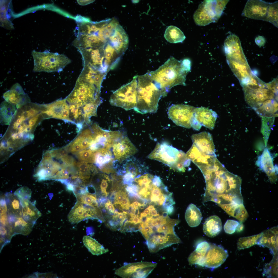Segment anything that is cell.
Listing matches in <instances>:
<instances>
[{
	"instance_id": "obj_1",
	"label": "cell",
	"mask_w": 278,
	"mask_h": 278,
	"mask_svg": "<svg viewBox=\"0 0 278 278\" xmlns=\"http://www.w3.org/2000/svg\"><path fill=\"white\" fill-rule=\"evenodd\" d=\"M128 43V36L121 25L105 20L86 26L78 33L72 44L81 54L84 65L107 74L117 66Z\"/></svg>"
},
{
	"instance_id": "obj_2",
	"label": "cell",
	"mask_w": 278,
	"mask_h": 278,
	"mask_svg": "<svg viewBox=\"0 0 278 278\" xmlns=\"http://www.w3.org/2000/svg\"><path fill=\"white\" fill-rule=\"evenodd\" d=\"M40 105L29 103L17 109L0 139V161L3 163L31 142L37 126L44 119Z\"/></svg>"
},
{
	"instance_id": "obj_3",
	"label": "cell",
	"mask_w": 278,
	"mask_h": 278,
	"mask_svg": "<svg viewBox=\"0 0 278 278\" xmlns=\"http://www.w3.org/2000/svg\"><path fill=\"white\" fill-rule=\"evenodd\" d=\"M168 214L165 210L160 212L150 208L149 213L142 218L139 231L145 239L151 253H156L173 244L181 243L174 231V227L179 221L170 218Z\"/></svg>"
},
{
	"instance_id": "obj_4",
	"label": "cell",
	"mask_w": 278,
	"mask_h": 278,
	"mask_svg": "<svg viewBox=\"0 0 278 278\" xmlns=\"http://www.w3.org/2000/svg\"><path fill=\"white\" fill-rule=\"evenodd\" d=\"M203 175L206 184V193L214 194L216 196L215 202L219 205L237 202L243 198L241 178L228 171L219 161Z\"/></svg>"
},
{
	"instance_id": "obj_5",
	"label": "cell",
	"mask_w": 278,
	"mask_h": 278,
	"mask_svg": "<svg viewBox=\"0 0 278 278\" xmlns=\"http://www.w3.org/2000/svg\"><path fill=\"white\" fill-rule=\"evenodd\" d=\"M248 104L262 117H270L278 111V85L259 79L255 83L242 86Z\"/></svg>"
},
{
	"instance_id": "obj_6",
	"label": "cell",
	"mask_w": 278,
	"mask_h": 278,
	"mask_svg": "<svg viewBox=\"0 0 278 278\" xmlns=\"http://www.w3.org/2000/svg\"><path fill=\"white\" fill-rule=\"evenodd\" d=\"M189 72L181 62L171 57L158 69L148 73L160 90L162 97H165L173 87L186 85V76Z\"/></svg>"
},
{
	"instance_id": "obj_7",
	"label": "cell",
	"mask_w": 278,
	"mask_h": 278,
	"mask_svg": "<svg viewBox=\"0 0 278 278\" xmlns=\"http://www.w3.org/2000/svg\"><path fill=\"white\" fill-rule=\"evenodd\" d=\"M137 105L134 110L142 114L156 112L162 97L160 90L148 73L137 75Z\"/></svg>"
},
{
	"instance_id": "obj_8",
	"label": "cell",
	"mask_w": 278,
	"mask_h": 278,
	"mask_svg": "<svg viewBox=\"0 0 278 278\" xmlns=\"http://www.w3.org/2000/svg\"><path fill=\"white\" fill-rule=\"evenodd\" d=\"M148 158L161 162L179 172L184 171L190 162L183 151L165 143H157Z\"/></svg>"
},
{
	"instance_id": "obj_9",
	"label": "cell",
	"mask_w": 278,
	"mask_h": 278,
	"mask_svg": "<svg viewBox=\"0 0 278 278\" xmlns=\"http://www.w3.org/2000/svg\"><path fill=\"white\" fill-rule=\"evenodd\" d=\"M32 55L34 60L33 71L34 72L61 71L71 62L65 55L57 53L33 50Z\"/></svg>"
},
{
	"instance_id": "obj_10",
	"label": "cell",
	"mask_w": 278,
	"mask_h": 278,
	"mask_svg": "<svg viewBox=\"0 0 278 278\" xmlns=\"http://www.w3.org/2000/svg\"><path fill=\"white\" fill-rule=\"evenodd\" d=\"M100 93V89L96 86L78 78L73 91L65 99L80 109L87 104L102 101Z\"/></svg>"
},
{
	"instance_id": "obj_11",
	"label": "cell",
	"mask_w": 278,
	"mask_h": 278,
	"mask_svg": "<svg viewBox=\"0 0 278 278\" xmlns=\"http://www.w3.org/2000/svg\"><path fill=\"white\" fill-rule=\"evenodd\" d=\"M229 0H204L195 12L193 18L195 23L205 26L216 22L221 15Z\"/></svg>"
},
{
	"instance_id": "obj_12",
	"label": "cell",
	"mask_w": 278,
	"mask_h": 278,
	"mask_svg": "<svg viewBox=\"0 0 278 278\" xmlns=\"http://www.w3.org/2000/svg\"><path fill=\"white\" fill-rule=\"evenodd\" d=\"M137 75L113 93L109 100L110 104L126 111L134 109L137 105Z\"/></svg>"
},
{
	"instance_id": "obj_13",
	"label": "cell",
	"mask_w": 278,
	"mask_h": 278,
	"mask_svg": "<svg viewBox=\"0 0 278 278\" xmlns=\"http://www.w3.org/2000/svg\"><path fill=\"white\" fill-rule=\"evenodd\" d=\"M157 265L156 263L153 262L128 263L116 270L115 273L122 278H145Z\"/></svg>"
},
{
	"instance_id": "obj_14",
	"label": "cell",
	"mask_w": 278,
	"mask_h": 278,
	"mask_svg": "<svg viewBox=\"0 0 278 278\" xmlns=\"http://www.w3.org/2000/svg\"><path fill=\"white\" fill-rule=\"evenodd\" d=\"M195 107L190 105H172L169 108V118L177 125L187 128L192 127L191 122Z\"/></svg>"
},
{
	"instance_id": "obj_15",
	"label": "cell",
	"mask_w": 278,
	"mask_h": 278,
	"mask_svg": "<svg viewBox=\"0 0 278 278\" xmlns=\"http://www.w3.org/2000/svg\"><path fill=\"white\" fill-rule=\"evenodd\" d=\"M99 207L92 206L77 201L68 216L69 221L72 223H78L86 219H95L101 221L102 219Z\"/></svg>"
},
{
	"instance_id": "obj_16",
	"label": "cell",
	"mask_w": 278,
	"mask_h": 278,
	"mask_svg": "<svg viewBox=\"0 0 278 278\" xmlns=\"http://www.w3.org/2000/svg\"><path fill=\"white\" fill-rule=\"evenodd\" d=\"M224 44L227 60L248 63L240 40L236 35L233 34L229 35L225 40Z\"/></svg>"
},
{
	"instance_id": "obj_17",
	"label": "cell",
	"mask_w": 278,
	"mask_h": 278,
	"mask_svg": "<svg viewBox=\"0 0 278 278\" xmlns=\"http://www.w3.org/2000/svg\"><path fill=\"white\" fill-rule=\"evenodd\" d=\"M112 148L115 160L120 163L132 157L138 151L129 139L125 136L115 142Z\"/></svg>"
},
{
	"instance_id": "obj_18",
	"label": "cell",
	"mask_w": 278,
	"mask_h": 278,
	"mask_svg": "<svg viewBox=\"0 0 278 278\" xmlns=\"http://www.w3.org/2000/svg\"><path fill=\"white\" fill-rule=\"evenodd\" d=\"M269 3L261 0H248L242 15L249 18L266 21Z\"/></svg>"
},
{
	"instance_id": "obj_19",
	"label": "cell",
	"mask_w": 278,
	"mask_h": 278,
	"mask_svg": "<svg viewBox=\"0 0 278 278\" xmlns=\"http://www.w3.org/2000/svg\"><path fill=\"white\" fill-rule=\"evenodd\" d=\"M210 247L205 257L204 266L215 268L225 261L229 255L227 251L220 245L210 243Z\"/></svg>"
},
{
	"instance_id": "obj_20",
	"label": "cell",
	"mask_w": 278,
	"mask_h": 278,
	"mask_svg": "<svg viewBox=\"0 0 278 278\" xmlns=\"http://www.w3.org/2000/svg\"><path fill=\"white\" fill-rule=\"evenodd\" d=\"M186 156L201 171L214 166L217 159L216 155H207L200 152L193 144L186 154Z\"/></svg>"
},
{
	"instance_id": "obj_21",
	"label": "cell",
	"mask_w": 278,
	"mask_h": 278,
	"mask_svg": "<svg viewBox=\"0 0 278 278\" xmlns=\"http://www.w3.org/2000/svg\"><path fill=\"white\" fill-rule=\"evenodd\" d=\"M3 97L5 101L15 106L17 109L31 102L30 98L18 83L14 84L10 90L5 92Z\"/></svg>"
},
{
	"instance_id": "obj_22",
	"label": "cell",
	"mask_w": 278,
	"mask_h": 278,
	"mask_svg": "<svg viewBox=\"0 0 278 278\" xmlns=\"http://www.w3.org/2000/svg\"><path fill=\"white\" fill-rule=\"evenodd\" d=\"M95 163L100 171L108 174L116 172L113 167L115 160L110 149H99L95 152Z\"/></svg>"
},
{
	"instance_id": "obj_23",
	"label": "cell",
	"mask_w": 278,
	"mask_h": 278,
	"mask_svg": "<svg viewBox=\"0 0 278 278\" xmlns=\"http://www.w3.org/2000/svg\"><path fill=\"white\" fill-rule=\"evenodd\" d=\"M191 138L193 144L199 151L206 155H215V145L209 133L204 131L193 134Z\"/></svg>"
},
{
	"instance_id": "obj_24",
	"label": "cell",
	"mask_w": 278,
	"mask_h": 278,
	"mask_svg": "<svg viewBox=\"0 0 278 278\" xmlns=\"http://www.w3.org/2000/svg\"><path fill=\"white\" fill-rule=\"evenodd\" d=\"M146 167L139 160L133 157H130L119 164L116 172L118 176L126 173L131 174L136 178L145 173Z\"/></svg>"
},
{
	"instance_id": "obj_25",
	"label": "cell",
	"mask_w": 278,
	"mask_h": 278,
	"mask_svg": "<svg viewBox=\"0 0 278 278\" xmlns=\"http://www.w3.org/2000/svg\"><path fill=\"white\" fill-rule=\"evenodd\" d=\"M273 158L267 148L259 156L256 162L257 165L266 173L272 183L276 182L277 179V169L273 165Z\"/></svg>"
},
{
	"instance_id": "obj_26",
	"label": "cell",
	"mask_w": 278,
	"mask_h": 278,
	"mask_svg": "<svg viewBox=\"0 0 278 278\" xmlns=\"http://www.w3.org/2000/svg\"><path fill=\"white\" fill-rule=\"evenodd\" d=\"M194 116L202 126L211 130L214 129L218 116L215 111L205 107L195 108Z\"/></svg>"
},
{
	"instance_id": "obj_27",
	"label": "cell",
	"mask_w": 278,
	"mask_h": 278,
	"mask_svg": "<svg viewBox=\"0 0 278 278\" xmlns=\"http://www.w3.org/2000/svg\"><path fill=\"white\" fill-rule=\"evenodd\" d=\"M257 245L269 248L274 255L277 253L278 227H275L262 232Z\"/></svg>"
},
{
	"instance_id": "obj_28",
	"label": "cell",
	"mask_w": 278,
	"mask_h": 278,
	"mask_svg": "<svg viewBox=\"0 0 278 278\" xmlns=\"http://www.w3.org/2000/svg\"><path fill=\"white\" fill-rule=\"evenodd\" d=\"M232 71L239 80L240 84L252 74L247 63L231 60H227Z\"/></svg>"
},
{
	"instance_id": "obj_29",
	"label": "cell",
	"mask_w": 278,
	"mask_h": 278,
	"mask_svg": "<svg viewBox=\"0 0 278 278\" xmlns=\"http://www.w3.org/2000/svg\"><path fill=\"white\" fill-rule=\"evenodd\" d=\"M222 225L221 219L218 216H211L205 220L203 225V231L207 236L214 237L221 232Z\"/></svg>"
},
{
	"instance_id": "obj_30",
	"label": "cell",
	"mask_w": 278,
	"mask_h": 278,
	"mask_svg": "<svg viewBox=\"0 0 278 278\" xmlns=\"http://www.w3.org/2000/svg\"><path fill=\"white\" fill-rule=\"evenodd\" d=\"M8 215L15 217L22 216V207L18 197L14 193L5 194Z\"/></svg>"
},
{
	"instance_id": "obj_31",
	"label": "cell",
	"mask_w": 278,
	"mask_h": 278,
	"mask_svg": "<svg viewBox=\"0 0 278 278\" xmlns=\"http://www.w3.org/2000/svg\"><path fill=\"white\" fill-rule=\"evenodd\" d=\"M8 219L9 223L12 226L15 234L27 235L32 231L34 224L27 222L22 217L8 216Z\"/></svg>"
},
{
	"instance_id": "obj_32",
	"label": "cell",
	"mask_w": 278,
	"mask_h": 278,
	"mask_svg": "<svg viewBox=\"0 0 278 278\" xmlns=\"http://www.w3.org/2000/svg\"><path fill=\"white\" fill-rule=\"evenodd\" d=\"M16 106L5 100L0 105V123L2 125H9L16 111Z\"/></svg>"
},
{
	"instance_id": "obj_33",
	"label": "cell",
	"mask_w": 278,
	"mask_h": 278,
	"mask_svg": "<svg viewBox=\"0 0 278 278\" xmlns=\"http://www.w3.org/2000/svg\"><path fill=\"white\" fill-rule=\"evenodd\" d=\"M185 217L188 225L192 227L198 225L203 218L200 210L192 203L190 204L188 206L186 211Z\"/></svg>"
},
{
	"instance_id": "obj_34",
	"label": "cell",
	"mask_w": 278,
	"mask_h": 278,
	"mask_svg": "<svg viewBox=\"0 0 278 278\" xmlns=\"http://www.w3.org/2000/svg\"><path fill=\"white\" fill-rule=\"evenodd\" d=\"M76 166L78 172V176L84 184L86 180L90 177L91 175H94L98 172V170L95 166L87 162H78L76 163Z\"/></svg>"
},
{
	"instance_id": "obj_35",
	"label": "cell",
	"mask_w": 278,
	"mask_h": 278,
	"mask_svg": "<svg viewBox=\"0 0 278 278\" xmlns=\"http://www.w3.org/2000/svg\"><path fill=\"white\" fill-rule=\"evenodd\" d=\"M83 242L85 246L93 255H99L106 253L109 251L95 239L88 236H84Z\"/></svg>"
},
{
	"instance_id": "obj_36",
	"label": "cell",
	"mask_w": 278,
	"mask_h": 278,
	"mask_svg": "<svg viewBox=\"0 0 278 278\" xmlns=\"http://www.w3.org/2000/svg\"><path fill=\"white\" fill-rule=\"evenodd\" d=\"M42 214L31 201L26 205L22 207V217L27 221L34 224Z\"/></svg>"
},
{
	"instance_id": "obj_37",
	"label": "cell",
	"mask_w": 278,
	"mask_h": 278,
	"mask_svg": "<svg viewBox=\"0 0 278 278\" xmlns=\"http://www.w3.org/2000/svg\"><path fill=\"white\" fill-rule=\"evenodd\" d=\"M164 36L167 41L172 43L182 42L186 38L181 30L173 25L170 26L167 28Z\"/></svg>"
},
{
	"instance_id": "obj_38",
	"label": "cell",
	"mask_w": 278,
	"mask_h": 278,
	"mask_svg": "<svg viewBox=\"0 0 278 278\" xmlns=\"http://www.w3.org/2000/svg\"><path fill=\"white\" fill-rule=\"evenodd\" d=\"M74 194L77 201L92 206L99 207L96 195L89 192L86 189Z\"/></svg>"
},
{
	"instance_id": "obj_39",
	"label": "cell",
	"mask_w": 278,
	"mask_h": 278,
	"mask_svg": "<svg viewBox=\"0 0 278 278\" xmlns=\"http://www.w3.org/2000/svg\"><path fill=\"white\" fill-rule=\"evenodd\" d=\"M262 234V232L256 235L240 238L237 243L238 249L241 250L249 248L257 244Z\"/></svg>"
},
{
	"instance_id": "obj_40",
	"label": "cell",
	"mask_w": 278,
	"mask_h": 278,
	"mask_svg": "<svg viewBox=\"0 0 278 278\" xmlns=\"http://www.w3.org/2000/svg\"><path fill=\"white\" fill-rule=\"evenodd\" d=\"M9 4V1H8L0 2V25L7 29L12 30L13 29L14 27L6 15Z\"/></svg>"
},
{
	"instance_id": "obj_41",
	"label": "cell",
	"mask_w": 278,
	"mask_h": 278,
	"mask_svg": "<svg viewBox=\"0 0 278 278\" xmlns=\"http://www.w3.org/2000/svg\"><path fill=\"white\" fill-rule=\"evenodd\" d=\"M278 28V3L276 1L269 3L267 12L266 21Z\"/></svg>"
},
{
	"instance_id": "obj_42",
	"label": "cell",
	"mask_w": 278,
	"mask_h": 278,
	"mask_svg": "<svg viewBox=\"0 0 278 278\" xmlns=\"http://www.w3.org/2000/svg\"><path fill=\"white\" fill-rule=\"evenodd\" d=\"M78 158L81 161L95 163V152L90 149L80 151L76 153Z\"/></svg>"
},
{
	"instance_id": "obj_43",
	"label": "cell",
	"mask_w": 278,
	"mask_h": 278,
	"mask_svg": "<svg viewBox=\"0 0 278 278\" xmlns=\"http://www.w3.org/2000/svg\"><path fill=\"white\" fill-rule=\"evenodd\" d=\"M277 253L274 255L273 258L270 263L266 266L264 273L269 277H277Z\"/></svg>"
},
{
	"instance_id": "obj_44",
	"label": "cell",
	"mask_w": 278,
	"mask_h": 278,
	"mask_svg": "<svg viewBox=\"0 0 278 278\" xmlns=\"http://www.w3.org/2000/svg\"><path fill=\"white\" fill-rule=\"evenodd\" d=\"M262 132L263 134L266 144L270 134L271 128L274 122V117H262Z\"/></svg>"
},
{
	"instance_id": "obj_45",
	"label": "cell",
	"mask_w": 278,
	"mask_h": 278,
	"mask_svg": "<svg viewBox=\"0 0 278 278\" xmlns=\"http://www.w3.org/2000/svg\"><path fill=\"white\" fill-rule=\"evenodd\" d=\"M205 255L195 250L189 255L188 261L190 265L198 264L204 266Z\"/></svg>"
},
{
	"instance_id": "obj_46",
	"label": "cell",
	"mask_w": 278,
	"mask_h": 278,
	"mask_svg": "<svg viewBox=\"0 0 278 278\" xmlns=\"http://www.w3.org/2000/svg\"><path fill=\"white\" fill-rule=\"evenodd\" d=\"M14 194L18 197L20 201L24 199L30 200L31 191L29 188L24 186L18 189Z\"/></svg>"
},
{
	"instance_id": "obj_47",
	"label": "cell",
	"mask_w": 278,
	"mask_h": 278,
	"mask_svg": "<svg viewBox=\"0 0 278 278\" xmlns=\"http://www.w3.org/2000/svg\"><path fill=\"white\" fill-rule=\"evenodd\" d=\"M240 223L239 222L235 220H228L224 226L225 232L229 234L233 233L235 231L237 227Z\"/></svg>"
},
{
	"instance_id": "obj_48",
	"label": "cell",
	"mask_w": 278,
	"mask_h": 278,
	"mask_svg": "<svg viewBox=\"0 0 278 278\" xmlns=\"http://www.w3.org/2000/svg\"><path fill=\"white\" fill-rule=\"evenodd\" d=\"M103 179H102L100 185V187L101 193L103 195L106 197L108 194L109 193L107 192L106 190L108 186V182L111 181V180L108 176L105 174H103Z\"/></svg>"
},
{
	"instance_id": "obj_49",
	"label": "cell",
	"mask_w": 278,
	"mask_h": 278,
	"mask_svg": "<svg viewBox=\"0 0 278 278\" xmlns=\"http://www.w3.org/2000/svg\"><path fill=\"white\" fill-rule=\"evenodd\" d=\"M210 244L206 241L201 242L197 246L195 250L205 255L210 248Z\"/></svg>"
},
{
	"instance_id": "obj_50",
	"label": "cell",
	"mask_w": 278,
	"mask_h": 278,
	"mask_svg": "<svg viewBox=\"0 0 278 278\" xmlns=\"http://www.w3.org/2000/svg\"><path fill=\"white\" fill-rule=\"evenodd\" d=\"M127 196V195L124 191L119 190L116 193L114 204L120 205L123 198Z\"/></svg>"
},
{
	"instance_id": "obj_51",
	"label": "cell",
	"mask_w": 278,
	"mask_h": 278,
	"mask_svg": "<svg viewBox=\"0 0 278 278\" xmlns=\"http://www.w3.org/2000/svg\"><path fill=\"white\" fill-rule=\"evenodd\" d=\"M120 205L121 209L128 210L130 207V203L128 197L127 196L121 201Z\"/></svg>"
},
{
	"instance_id": "obj_52",
	"label": "cell",
	"mask_w": 278,
	"mask_h": 278,
	"mask_svg": "<svg viewBox=\"0 0 278 278\" xmlns=\"http://www.w3.org/2000/svg\"><path fill=\"white\" fill-rule=\"evenodd\" d=\"M255 41L258 46L261 47L264 46L266 40L265 38L263 36H259L255 38Z\"/></svg>"
},
{
	"instance_id": "obj_53",
	"label": "cell",
	"mask_w": 278,
	"mask_h": 278,
	"mask_svg": "<svg viewBox=\"0 0 278 278\" xmlns=\"http://www.w3.org/2000/svg\"><path fill=\"white\" fill-rule=\"evenodd\" d=\"M105 207L110 213H114L115 209L113 204L108 199L107 202L105 204Z\"/></svg>"
},
{
	"instance_id": "obj_54",
	"label": "cell",
	"mask_w": 278,
	"mask_h": 278,
	"mask_svg": "<svg viewBox=\"0 0 278 278\" xmlns=\"http://www.w3.org/2000/svg\"><path fill=\"white\" fill-rule=\"evenodd\" d=\"M94 1V0H77V1L80 5H84L91 3Z\"/></svg>"
},
{
	"instance_id": "obj_55",
	"label": "cell",
	"mask_w": 278,
	"mask_h": 278,
	"mask_svg": "<svg viewBox=\"0 0 278 278\" xmlns=\"http://www.w3.org/2000/svg\"><path fill=\"white\" fill-rule=\"evenodd\" d=\"M244 226L242 223H240L236 228V230L238 232H240L243 230Z\"/></svg>"
},
{
	"instance_id": "obj_56",
	"label": "cell",
	"mask_w": 278,
	"mask_h": 278,
	"mask_svg": "<svg viewBox=\"0 0 278 278\" xmlns=\"http://www.w3.org/2000/svg\"><path fill=\"white\" fill-rule=\"evenodd\" d=\"M66 185L68 190L73 192L74 188V185L70 183H68Z\"/></svg>"
}]
</instances>
